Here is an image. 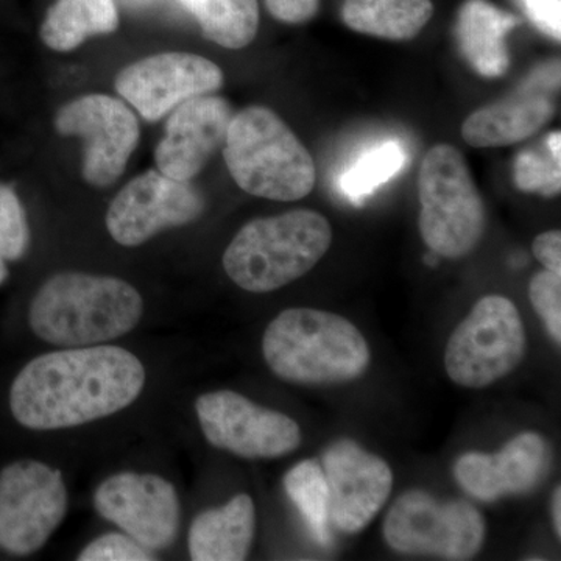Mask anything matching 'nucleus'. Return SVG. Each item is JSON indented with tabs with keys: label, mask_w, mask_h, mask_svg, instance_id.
Here are the masks:
<instances>
[{
	"label": "nucleus",
	"mask_w": 561,
	"mask_h": 561,
	"mask_svg": "<svg viewBox=\"0 0 561 561\" xmlns=\"http://www.w3.org/2000/svg\"><path fill=\"white\" fill-rule=\"evenodd\" d=\"M68 512L60 470L36 460L14 461L0 472V548L13 556L39 551Z\"/></svg>",
	"instance_id": "9"
},
{
	"label": "nucleus",
	"mask_w": 561,
	"mask_h": 561,
	"mask_svg": "<svg viewBox=\"0 0 561 561\" xmlns=\"http://www.w3.org/2000/svg\"><path fill=\"white\" fill-rule=\"evenodd\" d=\"M144 383L146 370L130 351L73 346L28 362L11 386L10 408L27 430H68L128 408Z\"/></svg>",
	"instance_id": "1"
},
{
	"label": "nucleus",
	"mask_w": 561,
	"mask_h": 561,
	"mask_svg": "<svg viewBox=\"0 0 561 561\" xmlns=\"http://www.w3.org/2000/svg\"><path fill=\"white\" fill-rule=\"evenodd\" d=\"M31 242L27 217L20 198L0 184V256L16 261L24 256Z\"/></svg>",
	"instance_id": "27"
},
{
	"label": "nucleus",
	"mask_w": 561,
	"mask_h": 561,
	"mask_svg": "<svg viewBox=\"0 0 561 561\" xmlns=\"http://www.w3.org/2000/svg\"><path fill=\"white\" fill-rule=\"evenodd\" d=\"M201 25L203 35L225 49L253 43L260 28L257 0H179Z\"/></svg>",
	"instance_id": "23"
},
{
	"label": "nucleus",
	"mask_w": 561,
	"mask_h": 561,
	"mask_svg": "<svg viewBox=\"0 0 561 561\" xmlns=\"http://www.w3.org/2000/svg\"><path fill=\"white\" fill-rule=\"evenodd\" d=\"M515 184L527 194L556 197L561 190L560 160L537 150H526L515 160Z\"/></svg>",
	"instance_id": "26"
},
{
	"label": "nucleus",
	"mask_w": 561,
	"mask_h": 561,
	"mask_svg": "<svg viewBox=\"0 0 561 561\" xmlns=\"http://www.w3.org/2000/svg\"><path fill=\"white\" fill-rule=\"evenodd\" d=\"M195 411L206 440L243 459H278L294 453L301 443L297 421L254 404L236 391L202 394Z\"/></svg>",
	"instance_id": "10"
},
{
	"label": "nucleus",
	"mask_w": 561,
	"mask_h": 561,
	"mask_svg": "<svg viewBox=\"0 0 561 561\" xmlns=\"http://www.w3.org/2000/svg\"><path fill=\"white\" fill-rule=\"evenodd\" d=\"M405 161L408 153L398 140L390 139L373 146L342 173V194L354 205L364 202L387 181L397 176L404 168Z\"/></svg>",
	"instance_id": "25"
},
{
	"label": "nucleus",
	"mask_w": 561,
	"mask_h": 561,
	"mask_svg": "<svg viewBox=\"0 0 561 561\" xmlns=\"http://www.w3.org/2000/svg\"><path fill=\"white\" fill-rule=\"evenodd\" d=\"M122 5L127 7L131 10L147 9V7L153 5V3L160 2V0H119Z\"/></svg>",
	"instance_id": "35"
},
{
	"label": "nucleus",
	"mask_w": 561,
	"mask_h": 561,
	"mask_svg": "<svg viewBox=\"0 0 561 561\" xmlns=\"http://www.w3.org/2000/svg\"><path fill=\"white\" fill-rule=\"evenodd\" d=\"M421 238L448 260L467 256L485 228V208L463 154L449 144L432 147L419 175Z\"/></svg>",
	"instance_id": "6"
},
{
	"label": "nucleus",
	"mask_w": 561,
	"mask_h": 561,
	"mask_svg": "<svg viewBox=\"0 0 561 561\" xmlns=\"http://www.w3.org/2000/svg\"><path fill=\"white\" fill-rule=\"evenodd\" d=\"M519 24V18L489 0H465L454 32L471 68L485 79H500L511 66L507 35Z\"/></svg>",
	"instance_id": "19"
},
{
	"label": "nucleus",
	"mask_w": 561,
	"mask_h": 561,
	"mask_svg": "<svg viewBox=\"0 0 561 561\" xmlns=\"http://www.w3.org/2000/svg\"><path fill=\"white\" fill-rule=\"evenodd\" d=\"M203 210L205 201L191 181L147 171L114 197L105 221L114 241L124 247H138L158 232L197 220Z\"/></svg>",
	"instance_id": "12"
},
{
	"label": "nucleus",
	"mask_w": 561,
	"mask_h": 561,
	"mask_svg": "<svg viewBox=\"0 0 561 561\" xmlns=\"http://www.w3.org/2000/svg\"><path fill=\"white\" fill-rule=\"evenodd\" d=\"M432 0H343L342 20L362 35L409 41L431 21Z\"/></svg>",
	"instance_id": "21"
},
{
	"label": "nucleus",
	"mask_w": 561,
	"mask_h": 561,
	"mask_svg": "<svg viewBox=\"0 0 561 561\" xmlns=\"http://www.w3.org/2000/svg\"><path fill=\"white\" fill-rule=\"evenodd\" d=\"M323 471L332 526L343 534H359L390 497L393 472L389 463L356 442L341 440L324 453Z\"/></svg>",
	"instance_id": "15"
},
{
	"label": "nucleus",
	"mask_w": 561,
	"mask_h": 561,
	"mask_svg": "<svg viewBox=\"0 0 561 561\" xmlns=\"http://www.w3.org/2000/svg\"><path fill=\"white\" fill-rule=\"evenodd\" d=\"M142 313V297L127 280L65 272L41 287L28 321L43 341L73 348L116 341L138 327Z\"/></svg>",
	"instance_id": "2"
},
{
	"label": "nucleus",
	"mask_w": 561,
	"mask_h": 561,
	"mask_svg": "<svg viewBox=\"0 0 561 561\" xmlns=\"http://www.w3.org/2000/svg\"><path fill=\"white\" fill-rule=\"evenodd\" d=\"M119 27L116 0H57L41 25V39L51 50L70 51L95 35Z\"/></svg>",
	"instance_id": "22"
},
{
	"label": "nucleus",
	"mask_w": 561,
	"mask_h": 561,
	"mask_svg": "<svg viewBox=\"0 0 561 561\" xmlns=\"http://www.w3.org/2000/svg\"><path fill=\"white\" fill-rule=\"evenodd\" d=\"M560 146V131L551 133V135L548 136V139H546V147H548V150L551 151L553 157L559 158V160H561Z\"/></svg>",
	"instance_id": "34"
},
{
	"label": "nucleus",
	"mask_w": 561,
	"mask_h": 561,
	"mask_svg": "<svg viewBox=\"0 0 561 561\" xmlns=\"http://www.w3.org/2000/svg\"><path fill=\"white\" fill-rule=\"evenodd\" d=\"M224 84L216 62L186 51L150 55L122 69L116 91L147 122H157L190 99L213 94Z\"/></svg>",
	"instance_id": "13"
},
{
	"label": "nucleus",
	"mask_w": 561,
	"mask_h": 561,
	"mask_svg": "<svg viewBox=\"0 0 561 561\" xmlns=\"http://www.w3.org/2000/svg\"><path fill=\"white\" fill-rule=\"evenodd\" d=\"M265 5L275 20L286 24H302L316 16L320 0H265Z\"/></svg>",
	"instance_id": "31"
},
{
	"label": "nucleus",
	"mask_w": 561,
	"mask_h": 561,
	"mask_svg": "<svg viewBox=\"0 0 561 561\" xmlns=\"http://www.w3.org/2000/svg\"><path fill=\"white\" fill-rule=\"evenodd\" d=\"M94 505L102 518L149 551L169 548L179 535V496L175 486L160 476H111L95 490Z\"/></svg>",
	"instance_id": "14"
},
{
	"label": "nucleus",
	"mask_w": 561,
	"mask_h": 561,
	"mask_svg": "<svg viewBox=\"0 0 561 561\" xmlns=\"http://www.w3.org/2000/svg\"><path fill=\"white\" fill-rule=\"evenodd\" d=\"M330 221L311 209L261 217L243 225L224 254L232 283L251 294H267L294 283L330 250Z\"/></svg>",
	"instance_id": "4"
},
{
	"label": "nucleus",
	"mask_w": 561,
	"mask_h": 561,
	"mask_svg": "<svg viewBox=\"0 0 561 561\" xmlns=\"http://www.w3.org/2000/svg\"><path fill=\"white\" fill-rule=\"evenodd\" d=\"M529 298L552 341L561 342V275L551 271L537 273L530 280Z\"/></svg>",
	"instance_id": "28"
},
{
	"label": "nucleus",
	"mask_w": 561,
	"mask_h": 561,
	"mask_svg": "<svg viewBox=\"0 0 561 561\" xmlns=\"http://www.w3.org/2000/svg\"><path fill=\"white\" fill-rule=\"evenodd\" d=\"M232 180L254 197L297 202L316 187V162L289 125L265 106L232 114L224 140Z\"/></svg>",
	"instance_id": "5"
},
{
	"label": "nucleus",
	"mask_w": 561,
	"mask_h": 561,
	"mask_svg": "<svg viewBox=\"0 0 561 561\" xmlns=\"http://www.w3.org/2000/svg\"><path fill=\"white\" fill-rule=\"evenodd\" d=\"M169 114L154 160L164 175L191 181L224 146L232 110L225 99L208 94L190 99Z\"/></svg>",
	"instance_id": "16"
},
{
	"label": "nucleus",
	"mask_w": 561,
	"mask_h": 561,
	"mask_svg": "<svg viewBox=\"0 0 561 561\" xmlns=\"http://www.w3.org/2000/svg\"><path fill=\"white\" fill-rule=\"evenodd\" d=\"M553 103L541 92H519L504 102L474 111L461 127V136L476 149L505 147L529 139L553 117Z\"/></svg>",
	"instance_id": "18"
},
{
	"label": "nucleus",
	"mask_w": 561,
	"mask_h": 561,
	"mask_svg": "<svg viewBox=\"0 0 561 561\" xmlns=\"http://www.w3.org/2000/svg\"><path fill=\"white\" fill-rule=\"evenodd\" d=\"M256 529V511L249 494H238L220 508L201 513L190 530L194 561H242Z\"/></svg>",
	"instance_id": "20"
},
{
	"label": "nucleus",
	"mask_w": 561,
	"mask_h": 561,
	"mask_svg": "<svg viewBox=\"0 0 561 561\" xmlns=\"http://www.w3.org/2000/svg\"><path fill=\"white\" fill-rule=\"evenodd\" d=\"M287 496L297 505L313 537L328 545L330 531V490L323 468L316 460H302L284 476Z\"/></svg>",
	"instance_id": "24"
},
{
	"label": "nucleus",
	"mask_w": 561,
	"mask_h": 561,
	"mask_svg": "<svg viewBox=\"0 0 561 561\" xmlns=\"http://www.w3.org/2000/svg\"><path fill=\"white\" fill-rule=\"evenodd\" d=\"M535 27L551 38H561V2L560 0H519Z\"/></svg>",
	"instance_id": "30"
},
{
	"label": "nucleus",
	"mask_w": 561,
	"mask_h": 561,
	"mask_svg": "<svg viewBox=\"0 0 561 561\" xmlns=\"http://www.w3.org/2000/svg\"><path fill=\"white\" fill-rule=\"evenodd\" d=\"M7 278H9V268H7L5 260L0 256V286L5 283Z\"/></svg>",
	"instance_id": "36"
},
{
	"label": "nucleus",
	"mask_w": 561,
	"mask_h": 561,
	"mask_svg": "<svg viewBox=\"0 0 561 561\" xmlns=\"http://www.w3.org/2000/svg\"><path fill=\"white\" fill-rule=\"evenodd\" d=\"M552 524L557 537H561V489L557 486L552 493Z\"/></svg>",
	"instance_id": "33"
},
{
	"label": "nucleus",
	"mask_w": 561,
	"mask_h": 561,
	"mask_svg": "<svg viewBox=\"0 0 561 561\" xmlns=\"http://www.w3.org/2000/svg\"><path fill=\"white\" fill-rule=\"evenodd\" d=\"M262 353L283 381L332 386L360 378L370 367V346L345 317L311 308L286 309L268 324Z\"/></svg>",
	"instance_id": "3"
},
{
	"label": "nucleus",
	"mask_w": 561,
	"mask_h": 561,
	"mask_svg": "<svg viewBox=\"0 0 561 561\" xmlns=\"http://www.w3.org/2000/svg\"><path fill=\"white\" fill-rule=\"evenodd\" d=\"M526 330L508 298L489 295L454 330L445 350V368L453 382L485 389L522 364Z\"/></svg>",
	"instance_id": "7"
},
{
	"label": "nucleus",
	"mask_w": 561,
	"mask_h": 561,
	"mask_svg": "<svg viewBox=\"0 0 561 561\" xmlns=\"http://www.w3.org/2000/svg\"><path fill=\"white\" fill-rule=\"evenodd\" d=\"M534 256L546 271L561 275V232L559 230L541 232L531 245Z\"/></svg>",
	"instance_id": "32"
},
{
	"label": "nucleus",
	"mask_w": 561,
	"mask_h": 561,
	"mask_svg": "<svg viewBox=\"0 0 561 561\" xmlns=\"http://www.w3.org/2000/svg\"><path fill=\"white\" fill-rule=\"evenodd\" d=\"M383 538L393 551L470 560L485 538V522L470 502H440L426 491L411 490L391 505Z\"/></svg>",
	"instance_id": "8"
},
{
	"label": "nucleus",
	"mask_w": 561,
	"mask_h": 561,
	"mask_svg": "<svg viewBox=\"0 0 561 561\" xmlns=\"http://www.w3.org/2000/svg\"><path fill=\"white\" fill-rule=\"evenodd\" d=\"M80 561H150L149 549L142 548L127 534H106L90 542L79 556Z\"/></svg>",
	"instance_id": "29"
},
{
	"label": "nucleus",
	"mask_w": 561,
	"mask_h": 561,
	"mask_svg": "<svg viewBox=\"0 0 561 561\" xmlns=\"http://www.w3.org/2000/svg\"><path fill=\"white\" fill-rule=\"evenodd\" d=\"M55 128L84 140L83 176L95 187H108L121 179L140 135L133 111L105 94L66 103L55 117Z\"/></svg>",
	"instance_id": "11"
},
{
	"label": "nucleus",
	"mask_w": 561,
	"mask_h": 561,
	"mask_svg": "<svg viewBox=\"0 0 561 561\" xmlns=\"http://www.w3.org/2000/svg\"><path fill=\"white\" fill-rule=\"evenodd\" d=\"M548 443L537 432H523L497 454H463L454 465L461 489L483 502L527 493L549 468Z\"/></svg>",
	"instance_id": "17"
}]
</instances>
